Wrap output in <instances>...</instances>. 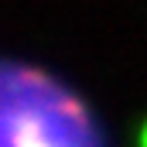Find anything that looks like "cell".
<instances>
[{"mask_svg":"<svg viewBox=\"0 0 147 147\" xmlns=\"http://www.w3.org/2000/svg\"><path fill=\"white\" fill-rule=\"evenodd\" d=\"M0 147H103L82 99L31 65L0 62Z\"/></svg>","mask_w":147,"mask_h":147,"instance_id":"obj_1","label":"cell"}]
</instances>
